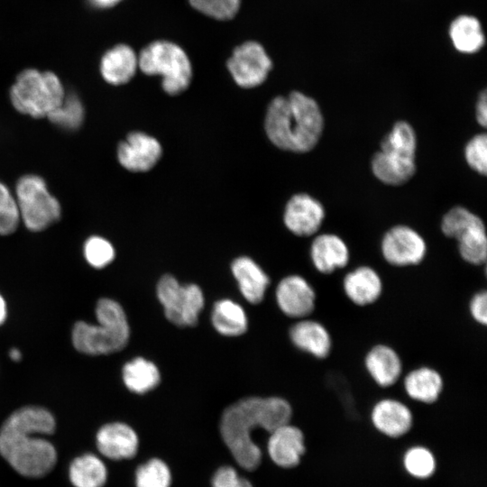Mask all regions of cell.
<instances>
[{
    "label": "cell",
    "instance_id": "6da1fadb",
    "mask_svg": "<svg viewBox=\"0 0 487 487\" xmlns=\"http://www.w3.org/2000/svg\"><path fill=\"white\" fill-rule=\"evenodd\" d=\"M55 418L46 409L25 406L14 411L0 428V454L20 474L41 477L55 465L53 445L37 435L55 430Z\"/></svg>",
    "mask_w": 487,
    "mask_h": 487
},
{
    "label": "cell",
    "instance_id": "7a4b0ae2",
    "mask_svg": "<svg viewBox=\"0 0 487 487\" xmlns=\"http://www.w3.org/2000/svg\"><path fill=\"white\" fill-rule=\"evenodd\" d=\"M291 416L292 409L282 398H245L223 412L221 436L236 463L242 468L253 471L262 460V452L252 438L253 431L261 427L271 433L289 424Z\"/></svg>",
    "mask_w": 487,
    "mask_h": 487
},
{
    "label": "cell",
    "instance_id": "3957f363",
    "mask_svg": "<svg viewBox=\"0 0 487 487\" xmlns=\"http://www.w3.org/2000/svg\"><path fill=\"white\" fill-rule=\"evenodd\" d=\"M265 132L278 148L294 152H307L318 142L324 117L317 101L299 92L273 98L267 109Z\"/></svg>",
    "mask_w": 487,
    "mask_h": 487
},
{
    "label": "cell",
    "instance_id": "277c9868",
    "mask_svg": "<svg viewBox=\"0 0 487 487\" xmlns=\"http://www.w3.org/2000/svg\"><path fill=\"white\" fill-rule=\"evenodd\" d=\"M96 325L85 321L74 325L71 338L75 349L89 355L122 350L127 345L130 329L121 305L111 299H100L96 303Z\"/></svg>",
    "mask_w": 487,
    "mask_h": 487
},
{
    "label": "cell",
    "instance_id": "5b68a950",
    "mask_svg": "<svg viewBox=\"0 0 487 487\" xmlns=\"http://www.w3.org/2000/svg\"><path fill=\"white\" fill-rule=\"evenodd\" d=\"M65 96L62 83L55 73L35 69L22 71L10 90L14 107L33 118L47 117L62 103Z\"/></svg>",
    "mask_w": 487,
    "mask_h": 487
},
{
    "label": "cell",
    "instance_id": "8992f818",
    "mask_svg": "<svg viewBox=\"0 0 487 487\" xmlns=\"http://www.w3.org/2000/svg\"><path fill=\"white\" fill-rule=\"evenodd\" d=\"M138 67L146 75L162 77V88L169 95H179L188 88L192 68L186 52L176 43L156 41L138 56Z\"/></svg>",
    "mask_w": 487,
    "mask_h": 487
},
{
    "label": "cell",
    "instance_id": "52a82bcc",
    "mask_svg": "<svg viewBox=\"0 0 487 487\" xmlns=\"http://www.w3.org/2000/svg\"><path fill=\"white\" fill-rule=\"evenodd\" d=\"M15 200L20 220L27 229L39 232L60 220L61 207L44 179L33 174L21 177L15 185Z\"/></svg>",
    "mask_w": 487,
    "mask_h": 487
},
{
    "label": "cell",
    "instance_id": "ba28073f",
    "mask_svg": "<svg viewBox=\"0 0 487 487\" xmlns=\"http://www.w3.org/2000/svg\"><path fill=\"white\" fill-rule=\"evenodd\" d=\"M157 296L170 322L179 326L197 324L204 306V296L198 285H180L173 276L166 274L158 282Z\"/></svg>",
    "mask_w": 487,
    "mask_h": 487
},
{
    "label": "cell",
    "instance_id": "9c48e42d",
    "mask_svg": "<svg viewBox=\"0 0 487 487\" xmlns=\"http://www.w3.org/2000/svg\"><path fill=\"white\" fill-rule=\"evenodd\" d=\"M271 67L272 62L264 48L256 41H246L236 47L227 61L234 80L245 88L261 85Z\"/></svg>",
    "mask_w": 487,
    "mask_h": 487
},
{
    "label": "cell",
    "instance_id": "30bf717a",
    "mask_svg": "<svg viewBox=\"0 0 487 487\" xmlns=\"http://www.w3.org/2000/svg\"><path fill=\"white\" fill-rule=\"evenodd\" d=\"M381 251L384 260L392 266L407 267L420 263L427 253L424 238L408 225L391 227L382 237Z\"/></svg>",
    "mask_w": 487,
    "mask_h": 487
},
{
    "label": "cell",
    "instance_id": "8fae6325",
    "mask_svg": "<svg viewBox=\"0 0 487 487\" xmlns=\"http://www.w3.org/2000/svg\"><path fill=\"white\" fill-rule=\"evenodd\" d=\"M275 296L280 309L292 318L308 317L316 307L314 288L299 275L283 278L277 286Z\"/></svg>",
    "mask_w": 487,
    "mask_h": 487
},
{
    "label": "cell",
    "instance_id": "7c38bea8",
    "mask_svg": "<svg viewBox=\"0 0 487 487\" xmlns=\"http://www.w3.org/2000/svg\"><path fill=\"white\" fill-rule=\"evenodd\" d=\"M161 152V146L154 137L142 132H133L119 143L117 159L124 169L143 172L155 166Z\"/></svg>",
    "mask_w": 487,
    "mask_h": 487
},
{
    "label": "cell",
    "instance_id": "4fadbf2b",
    "mask_svg": "<svg viewBox=\"0 0 487 487\" xmlns=\"http://www.w3.org/2000/svg\"><path fill=\"white\" fill-rule=\"evenodd\" d=\"M324 218L323 205L305 193L296 194L290 198L283 216L286 227L299 236H309L317 233Z\"/></svg>",
    "mask_w": 487,
    "mask_h": 487
},
{
    "label": "cell",
    "instance_id": "5bb4252c",
    "mask_svg": "<svg viewBox=\"0 0 487 487\" xmlns=\"http://www.w3.org/2000/svg\"><path fill=\"white\" fill-rule=\"evenodd\" d=\"M370 418L378 432L391 438L406 435L413 426V414L409 407L394 398H383L375 402Z\"/></svg>",
    "mask_w": 487,
    "mask_h": 487
},
{
    "label": "cell",
    "instance_id": "9a60e30c",
    "mask_svg": "<svg viewBox=\"0 0 487 487\" xmlns=\"http://www.w3.org/2000/svg\"><path fill=\"white\" fill-rule=\"evenodd\" d=\"M364 367L371 379L381 388L395 385L403 373L399 353L386 344H378L369 349L364 356Z\"/></svg>",
    "mask_w": 487,
    "mask_h": 487
},
{
    "label": "cell",
    "instance_id": "2e32d148",
    "mask_svg": "<svg viewBox=\"0 0 487 487\" xmlns=\"http://www.w3.org/2000/svg\"><path fill=\"white\" fill-rule=\"evenodd\" d=\"M270 434L267 449L271 460L283 468L298 465L305 453L303 432L289 423Z\"/></svg>",
    "mask_w": 487,
    "mask_h": 487
},
{
    "label": "cell",
    "instance_id": "e0dca14e",
    "mask_svg": "<svg viewBox=\"0 0 487 487\" xmlns=\"http://www.w3.org/2000/svg\"><path fill=\"white\" fill-rule=\"evenodd\" d=\"M96 446L99 452L109 459H130L137 453L139 440L131 427L114 422L100 427L96 434Z\"/></svg>",
    "mask_w": 487,
    "mask_h": 487
},
{
    "label": "cell",
    "instance_id": "ac0fdd59",
    "mask_svg": "<svg viewBox=\"0 0 487 487\" xmlns=\"http://www.w3.org/2000/svg\"><path fill=\"white\" fill-rule=\"evenodd\" d=\"M343 290L355 306H370L382 294V280L373 268L362 265L346 273L343 280Z\"/></svg>",
    "mask_w": 487,
    "mask_h": 487
},
{
    "label": "cell",
    "instance_id": "d6986e66",
    "mask_svg": "<svg viewBox=\"0 0 487 487\" xmlns=\"http://www.w3.org/2000/svg\"><path fill=\"white\" fill-rule=\"evenodd\" d=\"M372 170L384 184L401 185L416 172L415 156L397 151L380 150L372 156Z\"/></svg>",
    "mask_w": 487,
    "mask_h": 487
},
{
    "label": "cell",
    "instance_id": "ffe728a7",
    "mask_svg": "<svg viewBox=\"0 0 487 487\" xmlns=\"http://www.w3.org/2000/svg\"><path fill=\"white\" fill-rule=\"evenodd\" d=\"M289 338L297 348L317 359L326 358L332 350L328 329L317 320L301 318L290 327Z\"/></svg>",
    "mask_w": 487,
    "mask_h": 487
},
{
    "label": "cell",
    "instance_id": "44dd1931",
    "mask_svg": "<svg viewBox=\"0 0 487 487\" xmlns=\"http://www.w3.org/2000/svg\"><path fill=\"white\" fill-rule=\"evenodd\" d=\"M310 258L317 271L323 274H331L348 264L350 252L345 241L338 235L322 234L311 244Z\"/></svg>",
    "mask_w": 487,
    "mask_h": 487
},
{
    "label": "cell",
    "instance_id": "7402d4cb",
    "mask_svg": "<svg viewBox=\"0 0 487 487\" xmlns=\"http://www.w3.org/2000/svg\"><path fill=\"white\" fill-rule=\"evenodd\" d=\"M402 385L412 400L432 404L438 400L443 392L444 379L435 368L423 365L410 370L403 377Z\"/></svg>",
    "mask_w": 487,
    "mask_h": 487
},
{
    "label": "cell",
    "instance_id": "603a6c76",
    "mask_svg": "<svg viewBox=\"0 0 487 487\" xmlns=\"http://www.w3.org/2000/svg\"><path fill=\"white\" fill-rule=\"evenodd\" d=\"M138 68V57L134 51L125 44H118L108 50L100 61V73L111 85L127 83L134 76Z\"/></svg>",
    "mask_w": 487,
    "mask_h": 487
},
{
    "label": "cell",
    "instance_id": "cb8c5ba5",
    "mask_svg": "<svg viewBox=\"0 0 487 487\" xmlns=\"http://www.w3.org/2000/svg\"><path fill=\"white\" fill-rule=\"evenodd\" d=\"M454 239L458 243L460 256L473 265H482L487 258L485 225L480 216H473L457 231Z\"/></svg>",
    "mask_w": 487,
    "mask_h": 487
},
{
    "label": "cell",
    "instance_id": "d4e9b609",
    "mask_svg": "<svg viewBox=\"0 0 487 487\" xmlns=\"http://www.w3.org/2000/svg\"><path fill=\"white\" fill-rule=\"evenodd\" d=\"M234 277L244 299L252 304L260 303L269 284V278L251 258H236L231 265Z\"/></svg>",
    "mask_w": 487,
    "mask_h": 487
},
{
    "label": "cell",
    "instance_id": "484cf974",
    "mask_svg": "<svg viewBox=\"0 0 487 487\" xmlns=\"http://www.w3.org/2000/svg\"><path fill=\"white\" fill-rule=\"evenodd\" d=\"M448 32L454 48L464 54L478 52L485 43L482 24L473 15L457 16L451 22Z\"/></svg>",
    "mask_w": 487,
    "mask_h": 487
},
{
    "label": "cell",
    "instance_id": "4316f807",
    "mask_svg": "<svg viewBox=\"0 0 487 487\" xmlns=\"http://www.w3.org/2000/svg\"><path fill=\"white\" fill-rule=\"evenodd\" d=\"M212 324L216 330L226 336H236L247 329V317L244 308L230 299H222L214 305Z\"/></svg>",
    "mask_w": 487,
    "mask_h": 487
},
{
    "label": "cell",
    "instance_id": "83f0119b",
    "mask_svg": "<svg viewBox=\"0 0 487 487\" xmlns=\"http://www.w3.org/2000/svg\"><path fill=\"white\" fill-rule=\"evenodd\" d=\"M106 477L105 464L93 454L75 458L69 467V479L75 487H103Z\"/></svg>",
    "mask_w": 487,
    "mask_h": 487
},
{
    "label": "cell",
    "instance_id": "f1b7e54d",
    "mask_svg": "<svg viewBox=\"0 0 487 487\" xmlns=\"http://www.w3.org/2000/svg\"><path fill=\"white\" fill-rule=\"evenodd\" d=\"M123 381L128 390L142 394L158 385L160 372L153 363L142 357H136L124 364Z\"/></svg>",
    "mask_w": 487,
    "mask_h": 487
},
{
    "label": "cell",
    "instance_id": "f546056e",
    "mask_svg": "<svg viewBox=\"0 0 487 487\" xmlns=\"http://www.w3.org/2000/svg\"><path fill=\"white\" fill-rule=\"evenodd\" d=\"M84 116L83 104L75 94H66L62 103L47 115L52 124L69 131L78 129Z\"/></svg>",
    "mask_w": 487,
    "mask_h": 487
},
{
    "label": "cell",
    "instance_id": "4dcf8cb0",
    "mask_svg": "<svg viewBox=\"0 0 487 487\" xmlns=\"http://www.w3.org/2000/svg\"><path fill=\"white\" fill-rule=\"evenodd\" d=\"M417 136L413 127L405 121L397 122L381 142L380 150L397 151L416 155Z\"/></svg>",
    "mask_w": 487,
    "mask_h": 487
},
{
    "label": "cell",
    "instance_id": "1f68e13d",
    "mask_svg": "<svg viewBox=\"0 0 487 487\" xmlns=\"http://www.w3.org/2000/svg\"><path fill=\"white\" fill-rule=\"evenodd\" d=\"M403 464L411 476L424 479L431 476L435 472L436 459L428 448L415 446L404 454Z\"/></svg>",
    "mask_w": 487,
    "mask_h": 487
},
{
    "label": "cell",
    "instance_id": "d6a6232c",
    "mask_svg": "<svg viewBox=\"0 0 487 487\" xmlns=\"http://www.w3.org/2000/svg\"><path fill=\"white\" fill-rule=\"evenodd\" d=\"M170 471L160 459H151L136 470V487H170Z\"/></svg>",
    "mask_w": 487,
    "mask_h": 487
},
{
    "label": "cell",
    "instance_id": "836d02e7",
    "mask_svg": "<svg viewBox=\"0 0 487 487\" xmlns=\"http://www.w3.org/2000/svg\"><path fill=\"white\" fill-rule=\"evenodd\" d=\"M20 222L15 198L9 188L0 181V235L14 233Z\"/></svg>",
    "mask_w": 487,
    "mask_h": 487
},
{
    "label": "cell",
    "instance_id": "e575fe53",
    "mask_svg": "<svg viewBox=\"0 0 487 487\" xmlns=\"http://www.w3.org/2000/svg\"><path fill=\"white\" fill-rule=\"evenodd\" d=\"M193 8L216 20H229L237 14L241 0H188Z\"/></svg>",
    "mask_w": 487,
    "mask_h": 487
},
{
    "label": "cell",
    "instance_id": "d590c367",
    "mask_svg": "<svg viewBox=\"0 0 487 487\" xmlns=\"http://www.w3.org/2000/svg\"><path fill=\"white\" fill-rule=\"evenodd\" d=\"M84 255L92 267L100 269L114 260L115 249L106 239L100 236H91L84 244Z\"/></svg>",
    "mask_w": 487,
    "mask_h": 487
},
{
    "label": "cell",
    "instance_id": "8d00e7d4",
    "mask_svg": "<svg viewBox=\"0 0 487 487\" xmlns=\"http://www.w3.org/2000/svg\"><path fill=\"white\" fill-rule=\"evenodd\" d=\"M464 157L467 164L481 175L487 173V135L478 133L473 136L465 145Z\"/></svg>",
    "mask_w": 487,
    "mask_h": 487
},
{
    "label": "cell",
    "instance_id": "74e56055",
    "mask_svg": "<svg viewBox=\"0 0 487 487\" xmlns=\"http://www.w3.org/2000/svg\"><path fill=\"white\" fill-rule=\"evenodd\" d=\"M212 487H253L245 478L240 476L231 466L220 467L214 474Z\"/></svg>",
    "mask_w": 487,
    "mask_h": 487
},
{
    "label": "cell",
    "instance_id": "f35d334b",
    "mask_svg": "<svg viewBox=\"0 0 487 487\" xmlns=\"http://www.w3.org/2000/svg\"><path fill=\"white\" fill-rule=\"evenodd\" d=\"M471 317L479 325L487 324V293L481 290L473 295L469 301Z\"/></svg>",
    "mask_w": 487,
    "mask_h": 487
},
{
    "label": "cell",
    "instance_id": "ab89813d",
    "mask_svg": "<svg viewBox=\"0 0 487 487\" xmlns=\"http://www.w3.org/2000/svg\"><path fill=\"white\" fill-rule=\"evenodd\" d=\"M475 117L477 120V123L482 126L485 127L487 124V94L486 91L483 90L480 93L476 106H475Z\"/></svg>",
    "mask_w": 487,
    "mask_h": 487
},
{
    "label": "cell",
    "instance_id": "60d3db41",
    "mask_svg": "<svg viewBox=\"0 0 487 487\" xmlns=\"http://www.w3.org/2000/svg\"><path fill=\"white\" fill-rule=\"evenodd\" d=\"M89 3L96 7L101 9L110 8L117 4H119L123 0H88Z\"/></svg>",
    "mask_w": 487,
    "mask_h": 487
},
{
    "label": "cell",
    "instance_id": "b9f144b4",
    "mask_svg": "<svg viewBox=\"0 0 487 487\" xmlns=\"http://www.w3.org/2000/svg\"><path fill=\"white\" fill-rule=\"evenodd\" d=\"M7 315L6 303L2 295L0 294V325H2Z\"/></svg>",
    "mask_w": 487,
    "mask_h": 487
},
{
    "label": "cell",
    "instance_id": "7bdbcfd3",
    "mask_svg": "<svg viewBox=\"0 0 487 487\" xmlns=\"http://www.w3.org/2000/svg\"><path fill=\"white\" fill-rule=\"evenodd\" d=\"M9 357L14 362H19L22 358V353L19 349L13 348L9 352Z\"/></svg>",
    "mask_w": 487,
    "mask_h": 487
}]
</instances>
